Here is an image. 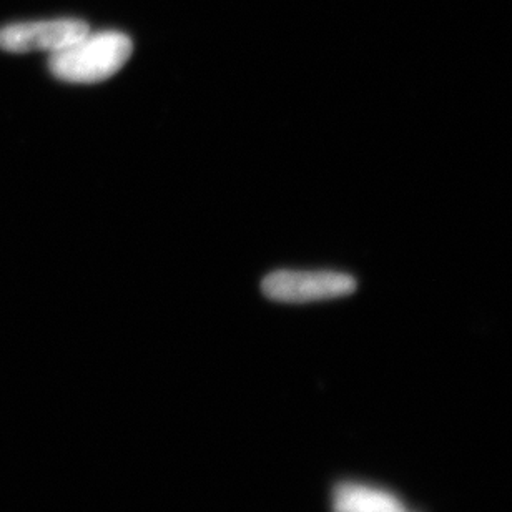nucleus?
I'll use <instances>...</instances> for the list:
<instances>
[{
	"instance_id": "7ed1b4c3",
	"label": "nucleus",
	"mask_w": 512,
	"mask_h": 512,
	"mask_svg": "<svg viewBox=\"0 0 512 512\" xmlns=\"http://www.w3.org/2000/svg\"><path fill=\"white\" fill-rule=\"evenodd\" d=\"M87 22L80 19L37 20L22 24L5 25L0 29V50L12 54L27 52H50L74 44L75 40L89 32Z\"/></svg>"
},
{
	"instance_id": "39448f33",
	"label": "nucleus",
	"mask_w": 512,
	"mask_h": 512,
	"mask_svg": "<svg viewBox=\"0 0 512 512\" xmlns=\"http://www.w3.org/2000/svg\"><path fill=\"white\" fill-rule=\"evenodd\" d=\"M406 512H409V511H406Z\"/></svg>"
},
{
	"instance_id": "20e7f679",
	"label": "nucleus",
	"mask_w": 512,
	"mask_h": 512,
	"mask_svg": "<svg viewBox=\"0 0 512 512\" xmlns=\"http://www.w3.org/2000/svg\"><path fill=\"white\" fill-rule=\"evenodd\" d=\"M403 501L366 484H340L333 494V512H406Z\"/></svg>"
},
{
	"instance_id": "f03ea898",
	"label": "nucleus",
	"mask_w": 512,
	"mask_h": 512,
	"mask_svg": "<svg viewBox=\"0 0 512 512\" xmlns=\"http://www.w3.org/2000/svg\"><path fill=\"white\" fill-rule=\"evenodd\" d=\"M358 281L341 271L278 270L265 276L261 291L278 303H313L350 296Z\"/></svg>"
},
{
	"instance_id": "f257e3e1",
	"label": "nucleus",
	"mask_w": 512,
	"mask_h": 512,
	"mask_svg": "<svg viewBox=\"0 0 512 512\" xmlns=\"http://www.w3.org/2000/svg\"><path fill=\"white\" fill-rule=\"evenodd\" d=\"M133 52V42L119 30L87 32L69 47L50 54L55 79L69 84H99L117 74Z\"/></svg>"
}]
</instances>
